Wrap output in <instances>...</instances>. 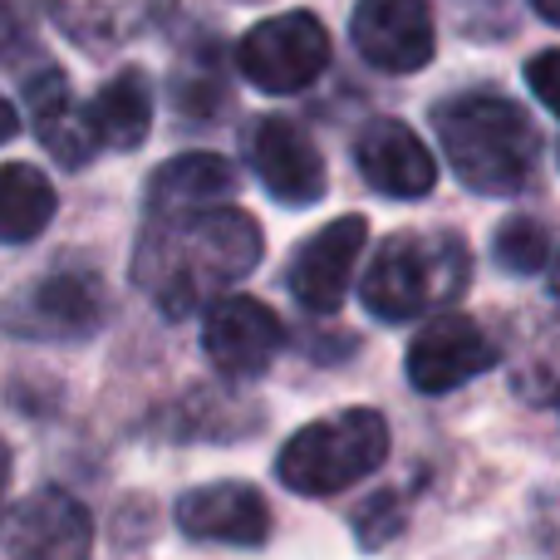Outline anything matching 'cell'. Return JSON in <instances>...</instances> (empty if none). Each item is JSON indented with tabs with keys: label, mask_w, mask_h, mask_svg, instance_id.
Wrapping results in <instances>:
<instances>
[{
	"label": "cell",
	"mask_w": 560,
	"mask_h": 560,
	"mask_svg": "<svg viewBox=\"0 0 560 560\" xmlns=\"http://www.w3.org/2000/svg\"><path fill=\"white\" fill-rule=\"evenodd\" d=\"M256 261H261V226L226 202L148 222L133 252V280L167 319H187L252 276Z\"/></svg>",
	"instance_id": "1"
},
{
	"label": "cell",
	"mask_w": 560,
	"mask_h": 560,
	"mask_svg": "<svg viewBox=\"0 0 560 560\" xmlns=\"http://www.w3.org/2000/svg\"><path fill=\"white\" fill-rule=\"evenodd\" d=\"M532 5H536V15H541V20L560 25V0H532Z\"/></svg>",
	"instance_id": "27"
},
{
	"label": "cell",
	"mask_w": 560,
	"mask_h": 560,
	"mask_svg": "<svg viewBox=\"0 0 560 560\" xmlns=\"http://www.w3.org/2000/svg\"><path fill=\"white\" fill-rule=\"evenodd\" d=\"M497 364V345L477 329V319L457 315V310H438V315L423 319V329L408 345V384L418 394H453V388L472 384L477 374Z\"/></svg>",
	"instance_id": "8"
},
{
	"label": "cell",
	"mask_w": 560,
	"mask_h": 560,
	"mask_svg": "<svg viewBox=\"0 0 560 560\" xmlns=\"http://www.w3.org/2000/svg\"><path fill=\"white\" fill-rule=\"evenodd\" d=\"M388 457V423L374 408H345L305 423L276 453V477L295 497H335L359 477H374Z\"/></svg>",
	"instance_id": "4"
},
{
	"label": "cell",
	"mask_w": 560,
	"mask_h": 560,
	"mask_svg": "<svg viewBox=\"0 0 560 560\" xmlns=\"http://www.w3.org/2000/svg\"><path fill=\"white\" fill-rule=\"evenodd\" d=\"M177 532L192 541H222V546H261L271 536V512L266 497L246 482H212L177 497Z\"/></svg>",
	"instance_id": "14"
},
{
	"label": "cell",
	"mask_w": 560,
	"mask_h": 560,
	"mask_svg": "<svg viewBox=\"0 0 560 560\" xmlns=\"http://www.w3.org/2000/svg\"><path fill=\"white\" fill-rule=\"evenodd\" d=\"M108 315L104 285L94 271H49L45 280H35L30 290L10 295L0 305V325L20 339H89Z\"/></svg>",
	"instance_id": "6"
},
{
	"label": "cell",
	"mask_w": 560,
	"mask_h": 560,
	"mask_svg": "<svg viewBox=\"0 0 560 560\" xmlns=\"http://www.w3.org/2000/svg\"><path fill=\"white\" fill-rule=\"evenodd\" d=\"M551 295L560 300V252H556V261H551Z\"/></svg>",
	"instance_id": "29"
},
{
	"label": "cell",
	"mask_w": 560,
	"mask_h": 560,
	"mask_svg": "<svg viewBox=\"0 0 560 560\" xmlns=\"http://www.w3.org/2000/svg\"><path fill=\"white\" fill-rule=\"evenodd\" d=\"M89 133L98 148H114V153H133L148 138L153 124V84H148L143 69H118L84 108Z\"/></svg>",
	"instance_id": "18"
},
{
	"label": "cell",
	"mask_w": 560,
	"mask_h": 560,
	"mask_svg": "<svg viewBox=\"0 0 560 560\" xmlns=\"http://www.w3.org/2000/svg\"><path fill=\"white\" fill-rule=\"evenodd\" d=\"M246 163H252L256 183L285 207L319 202L329 187L325 158H319L315 138L295 118H280V114L256 118L252 133H246Z\"/></svg>",
	"instance_id": "9"
},
{
	"label": "cell",
	"mask_w": 560,
	"mask_h": 560,
	"mask_svg": "<svg viewBox=\"0 0 560 560\" xmlns=\"http://www.w3.org/2000/svg\"><path fill=\"white\" fill-rule=\"evenodd\" d=\"M492 252H497V266H502V271L532 276L551 261V236H546V226L532 222V217H506V222L497 226Z\"/></svg>",
	"instance_id": "21"
},
{
	"label": "cell",
	"mask_w": 560,
	"mask_h": 560,
	"mask_svg": "<svg viewBox=\"0 0 560 560\" xmlns=\"http://www.w3.org/2000/svg\"><path fill=\"white\" fill-rule=\"evenodd\" d=\"M202 349L222 374L232 378H256L276 364L285 349V325L271 305L252 295H222L207 305L202 319Z\"/></svg>",
	"instance_id": "11"
},
{
	"label": "cell",
	"mask_w": 560,
	"mask_h": 560,
	"mask_svg": "<svg viewBox=\"0 0 560 560\" xmlns=\"http://www.w3.org/2000/svg\"><path fill=\"white\" fill-rule=\"evenodd\" d=\"M94 522L59 487L20 497L0 512V560H89Z\"/></svg>",
	"instance_id": "7"
},
{
	"label": "cell",
	"mask_w": 560,
	"mask_h": 560,
	"mask_svg": "<svg viewBox=\"0 0 560 560\" xmlns=\"http://www.w3.org/2000/svg\"><path fill=\"white\" fill-rule=\"evenodd\" d=\"M232 197H236V173L226 158L183 153L148 177V222L207 212V207H226Z\"/></svg>",
	"instance_id": "16"
},
{
	"label": "cell",
	"mask_w": 560,
	"mask_h": 560,
	"mask_svg": "<svg viewBox=\"0 0 560 560\" xmlns=\"http://www.w3.org/2000/svg\"><path fill=\"white\" fill-rule=\"evenodd\" d=\"M5 482H10V447L0 443V497H5Z\"/></svg>",
	"instance_id": "28"
},
{
	"label": "cell",
	"mask_w": 560,
	"mask_h": 560,
	"mask_svg": "<svg viewBox=\"0 0 560 560\" xmlns=\"http://www.w3.org/2000/svg\"><path fill=\"white\" fill-rule=\"evenodd\" d=\"M526 84L560 118V49H541V55L526 59Z\"/></svg>",
	"instance_id": "23"
},
{
	"label": "cell",
	"mask_w": 560,
	"mask_h": 560,
	"mask_svg": "<svg viewBox=\"0 0 560 560\" xmlns=\"http://www.w3.org/2000/svg\"><path fill=\"white\" fill-rule=\"evenodd\" d=\"M364 242H369L364 217H339V222L319 226V232L290 256V271H285L290 295L305 310H315V315H335L349 295V280H354Z\"/></svg>",
	"instance_id": "12"
},
{
	"label": "cell",
	"mask_w": 560,
	"mask_h": 560,
	"mask_svg": "<svg viewBox=\"0 0 560 560\" xmlns=\"http://www.w3.org/2000/svg\"><path fill=\"white\" fill-rule=\"evenodd\" d=\"M25 108L30 124H35V138L45 143V153L65 167H84L94 158V133H89L84 108L69 94V79L59 69H39V74L25 79Z\"/></svg>",
	"instance_id": "17"
},
{
	"label": "cell",
	"mask_w": 560,
	"mask_h": 560,
	"mask_svg": "<svg viewBox=\"0 0 560 560\" xmlns=\"http://www.w3.org/2000/svg\"><path fill=\"white\" fill-rule=\"evenodd\" d=\"M173 104L187 118H212L226 104V74L217 49H192V59L173 69Z\"/></svg>",
	"instance_id": "20"
},
{
	"label": "cell",
	"mask_w": 560,
	"mask_h": 560,
	"mask_svg": "<svg viewBox=\"0 0 560 560\" xmlns=\"http://www.w3.org/2000/svg\"><path fill=\"white\" fill-rule=\"evenodd\" d=\"M541 541L551 546L556 560H560V492L541 497Z\"/></svg>",
	"instance_id": "25"
},
{
	"label": "cell",
	"mask_w": 560,
	"mask_h": 560,
	"mask_svg": "<svg viewBox=\"0 0 560 560\" xmlns=\"http://www.w3.org/2000/svg\"><path fill=\"white\" fill-rule=\"evenodd\" d=\"M433 128L453 163L457 183L482 197H516L536 177L541 138L522 104L492 94V89H467L433 108Z\"/></svg>",
	"instance_id": "2"
},
{
	"label": "cell",
	"mask_w": 560,
	"mask_h": 560,
	"mask_svg": "<svg viewBox=\"0 0 560 560\" xmlns=\"http://www.w3.org/2000/svg\"><path fill=\"white\" fill-rule=\"evenodd\" d=\"M15 133H20V118H15V108H10L5 98H0V143H10Z\"/></svg>",
	"instance_id": "26"
},
{
	"label": "cell",
	"mask_w": 560,
	"mask_h": 560,
	"mask_svg": "<svg viewBox=\"0 0 560 560\" xmlns=\"http://www.w3.org/2000/svg\"><path fill=\"white\" fill-rule=\"evenodd\" d=\"M49 222H55V183L35 163L0 167V242H35Z\"/></svg>",
	"instance_id": "19"
},
{
	"label": "cell",
	"mask_w": 560,
	"mask_h": 560,
	"mask_svg": "<svg viewBox=\"0 0 560 560\" xmlns=\"http://www.w3.org/2000/svg\"><path fill=\"white\" fill-rule=\"evenodd\" d=\"M398 532H404V502H398L394 492H374L354 512V536H359V546H369V551L388 546Z\"/></svg>",
	"instance_id": "22"
},
{
	"label": "cell",
	"mask_w": 560,
	"mask_h": 560,
	"mask_svg": "<svg viewBox=\"0 0 560 560\" xmlns=\"http://www.w3.org/2000/svg\"><path fill=\"white\" fill-rule=\"evenodd\" d=\"M472 285V256L453 232H398L374 252L359 300L374 319L404 325L447 310Z\"/></svg>",
	"instance_id": "3"
},
{
	"label": "cell",
	"mask_w": 560,
	"mask_h": 560,
	"mask_svg": "<svg viewBox=\"0 0 560 560\" xmlns=\"http://www.w3.org/2000/svg\"><path fill=\"white\" fill-rule=\"evenodd\" d=\"M349 39L364 65L384 74H413L433 59L438 25L428 0H359L349 15Z\"/></svg>",
	"instance_id": "10"
},
{
	"label": "cell",
	"mask_w": 560,
	"mask_h": 560,
	"mask_svg": "<svg viewBox=\"0 0 560 560\" xmlns=\"http://www.w3.org/2000/svg\"><path fill=\"white\" fill-rule=\"evenodd\" d=\"M236 65L261 94H300L329 65V30L310 10H290L252 25L236 45Z\"/></svg>",
	"instance_id": "5"
},
{
	"label": "cell",
	"mask_w": 560,
	"mask_h": 560,
	"mask_svg": "<svg viewBox=\"0 0 560 560\" xmlns=\"http://www.w3.org/2000/svg\"><path fill=\"white\" fill-rule=\"evenodd\" d=\"M39 20V0H0V55L25 45Z\"/></svg>",
	"instance_id": "24"
},
{
	"label": "cell",
	"mask_w": 560,
	"mask_h": 560,
	"mask_svg": "<svg viewBox=\"0 0 560 560\" xmlns=\"http://www.w3.org/2000/svg\"><path fill=\"white\" fill-rule=\"evenodd\" d=\"M354 163H359V177H364L374 192L398 197V202L428 197L438 187L433 153H428L423 138L408 124H398V118H374V124L359 133Z\"/></svg>",
	"instance_id": "13"
},
{
	"label": "cell",
	"mask_w": 560,
	"mask_h": 560,
	"mask_svg": "<svg viewBox=\"0 0 560 560\" xmlns=\"http://www.w3.org/2000/svg\"><path fill=\"white\" fill-rule=\"evenodd\" d=\"M177 0H49V20L59 35L89 55H108L118 45L153 35L173 20Z\"/></svg>",
	"instance_id": "15"
}]
</instances>
